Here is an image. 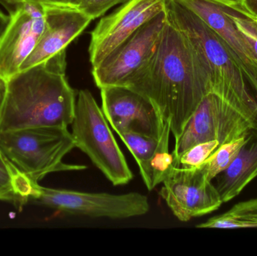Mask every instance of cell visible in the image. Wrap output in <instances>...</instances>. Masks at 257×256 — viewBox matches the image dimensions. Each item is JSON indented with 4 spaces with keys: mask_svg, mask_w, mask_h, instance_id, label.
Wrapping results in <instances>:
<instances>
[{
    "mask_svg": "<svg viewBox=\"0 0 257 256\" xmlns=\"http://www.w3.org/2000/svg\"><path fill=\"white\" fill-rule=\"evenodd\" d=\"M126 87L154 103L176 140L212 90L213 78L208 65L167 18L155 53Z\"/></svg>",
    "mask_w": 257,
    "mask_h": 256,
    "instance_id": "cell-1",
    "label": "cell"
},
{
    "mask_svg": "<svg viewBox=\"0 0 257 256\" xmlns=\"http://www.w3.org/2000/svg\"><path fill=\"white\" fill-rule=\"evenodd\" d=\"M66 51L5 82L0 102V133L39 127L68 128L75 117L76 95L66 77Z\"/></svg>",
    "mask_w": 257,
    "mask_h": 256,
    "instance_id": "cell-2",
    "label": "cell"
},
{
    "mask_svg": "<svg viewBox=\"0 0 257 256\" xmlns=\"http://www.w3.org/2000/svg\"><path fill=\"white\" fill-rule=\"evenodd\" d=\"M165 12L208 65L212 75V90L257 97L238 60L211 27L176 0H166Z\"/></svg>",
    "mask_w": 257,
    "mask_h": 256,
    "instance_id": "cell-3",
    "label": "cell"
},
{
    "mask_svg": "<svg viewBox=\"0 0 257 256\" xmlns=\"http://www.w3.org/2000/svg\"><path fill=\"white\" fill-rule=\"evenodd\" d=\"M0 148L12 163L36 182L51 173L87 168L85 165L63 162L64 156L75 148L68 128H31L3 132Z\"/></svg>",
    "mask_w": 257,
    "mask_h": 256,
    "instance_id": "cell-4",
    "label": "cell"
},
{
    "mask_svg": "<svg viewBox=\"0 0 257 256\" xmlns=\"http://www.w3.org/2000/svg\"><path fill=\"white\" fill-rule=\"evenodd\" d=\"M71 126L75 147L85 153L114 186L127 184L133 180V173L109 123L89 90L78 93Z\"/></svg>",
    "mask_w": 257,
    "mask_h": 256,
    "instance_id": "cell-5",
    "label": "cell"
},
{
    "mask_svg": "<svg viewBox=\"0 0 257 256\" xmlns=\"http://www.w3.org/2000/svg\"><path fill=\"white\" fill-rule=\"evenodd\" d=\"M36 201L63 213L91 218L124 219L143 216L150 210L148 198L139 192L113 195L39 186Z\"/></svg>",
    "mask_w": 257,
    "mask_h": 256,
    "instance_id": "cell-6",
    "label": "cell"
},
{
    "mask_svg": "<svg viewBox=\"0 0 257 256\" xmlns=\"http://www.w3.org/2000/svg\"><path fill=\"white\" fill-rule=\"evenodd\" d=\"M167 21L165 10L144 24L102 63L93 67L92 75L99 88L123 86L151 60L161 39Z\"/></svg>",
    "mask_w": 257,
    "mask_h": 256,
    "instance_id": "cell-7",
    "label": "cell"
},
{
    "mask_svg": "<svg viewBox=\"0 0 257 256\" xmlns=\"http://www.w3.org/2000/svg\"><path fill=\"white\" fill-rule=\"evenodd\" d=\"M160 195L181 222L212 213L223 204L203 164L191 168L173 167L163 180Z\"/></svg>",
    "mask_w": 257,
    "mask_h": 256,
    "instance_id": "cell-8",
    "label": "cell"
},
{
    "mask_svg": "<svg viewBox=\"0 0 257 256\" xmlns=\"http://www.w3.org/2000/svg\"><path fill=\"white\" fill-rule=\"evenodd\" d=\"M166 0H128L104 17L91 33L89 55L92 67L102 63L144 24L165 10Z\"/></svg>",
    "mask_w": 257,
    "mask_h": 256,
    "instance_id": "cell-9",
    "label": "cell"
},
{
    "mask_svg": "<svg viewBox=\"0 0 257 256\" xmlns=\"http://www.w3.org/2000/svg\"><path fill=\"white\" fill-rule=\"evenodd\" d=\"M100 90L102 112L117 135L132 132L155 138L161 136L165 121L148 97L123 86Z\"/></svg>",
    "mask_w": 257,
    "mask_h": 256,
    "instance_id": "cell-10",
    "label": "cell"
},
{
    "mask_svg": "<svg viewBox=\"0 0 257 256\" xmlns=\"http://www.w3.org/2000/svg\"><path fill=\"white\" fill-rule=\"evenodd\" d=\"M0 40V79L6 82L19 72L37 45L45 26V8L24 3L11 14Z\"/></svg>",
    "mask_w": 257,
    "mask_h": 256,
    "instance_id": "cell-11",
    "label": "cell"
},
{
    "mask_svg": "<svg viewBox=\"0 0 257 256\" xmlns=\"http://www.w3.org/2000/svg\"><path fill=\"white\" fill-rule=\"evenodd\" d=\"M44 8L45 26L43 33L34 51L23 63L20 71L33 67L66 51L68 45L82 33L92 21L77 8Z\"/></svg>",
    "mask_w": 257,
    "mask_h": 256,
    "instance_id": "cell-12",
    "label": "cell"
},
{
    "mask_svg": "<svg viewBox=\"0 0 257 256\" xmlns=\"http://www.w3.org/2000/svg\"><path fill=\"white\" fill-rule=\"evenodd\" d=\"M211 27L227 45L244 71L257 96V58L231 18L222 9L220 0H176Z\"/></svg>",
    "mask_w": 257,
    "mask_h": 256,
    "instance_id": "cell-13",
    "label": "cell"
},
{
    "mask_svg": "<svg viewBox=\"0 0 257 256\" xmlns=\"http://www.w3.org/2000/svg\"><path fill=\"white\" fill-rule=\"evenodd\" d=\"M244 137L245 141L236 157L216 177L215 186L223 203L236 198L257 177V129L248 131Z\"/></svg>",
    "mask_w": 257,
    "mask_h": 256,
    "instance_id": "cell-14",
    "label": "cell"
},
{
    "mask_svg": "<svg viewBox=\"0 0 257 256\" xmlns=\"http://www.w3.org/2000/svg\"><path fill=\"white\" fill-rule=\"evenodd\" d=\"M198 228H257V198L241 201L229 210L196 225Z\"/></svg>",
    "mask_w": 257,
    "mask_h": 256,
    "instance_id": "cell-15",
    "label": "cell"
},
{
    "mask_svg": "<svg viewBox=\"0 0 257 256\" xmlns=\"http://www.w3.org/2000/svg\"><path fill=\"white\" fill-rule=\"evenodd\" d=\"M118 135L136 159L145 184L149 176L150 164L158 149L160 137L155 138L132 132Z\"/></svg>",
    "mask_w": 257,
    "mask_h": 256,
    "instance_id": "cell-16",
    "label": "cell"
},
{
    "mask_svg": "<svg viewBox=\"0 0 257 256\" xmlns=\"http://www.w3.org/2000/svg\"><path fill=\"white\" fill-rule=\"evenodd\" d=\"M220 4L257 58L256 17L243 8L238 0H220Z\"/></svg>",
    "mask_w": 257,
    "mask_h": 256,
    "instance_id": "cell-17",
    "label": "cell"
},
{
    "mask_svg": "<svg viewBox=\"0 0 257 256\" xmlns=\"http://www.w3.org/2000/svg\"><path fill=\"white\" fill-rule=\"evenodd\" d=\"M244 141L245 137L244 135L230 142L222 144L204 162V166L210 180L215 178L231 165L244 144Z\"/></svg>",
    "mask_w": 257,
    "mask_h": 256,
    "instance_id": "cell-18",
    "label": "cell"
},
{
    "mask_svg": "<svg viewBox=\"0 0 257 256\" xmlns=\"http://www.w3.org/2000/svg\"><path fill=\"white\" fill-rule=\"evenodd\" d=\"M11 185L19 204H24L30 200L36 201L39 195V186L30 176L17 168L13 163L9 164Z\"/></svg>",
    "mask_w": 257,
    "mask_h": 256,
    "instance_id": "cell-19",
    "label": "cell"
},
{
    "mask_svg": "<svg viewBox=\"0 0 257 256\" xmlns=\"http://www.w3.org/2000/svg\"><path fill=\"white\" fill-rule=\"evenodd\" d=\"M220 147L217 140L199 143L186 150L177 159L175 167L191 168L200 166Z\"/></svg>",
    "mask_w": 257,
    "mask_h": 256,
    "instance_id": "cell-20",
    "label": "cell"
},
{
    "mask_svg": "<svg viewBox=\"0 0 257 256\" xmlns=\"http://www.w3.org/2000/svg\"><path fill=\"white\" fill-rule=\"evenodd\" d=\"M9 164L10 161L5 156L3 150L0 148V200L19 204L18 198L14 194L11 185Z\"/></svg>",
    "mask_w": 257,
    "mask_h": 256,
    "instance_id": "cell-21",
    "label": "cell"
},
{
    "mask_svg": "<svg viewBox=\"0 0 257 256\" xmlns=\"http://www.w3.org/2000/svg\"><path fill=\"white\" fill-rule=\"evenodd\" d=\"M128 0H83L77 9L93 20L106 13L111 8Z\"/></svg>",
    "mask_w": 257,
    "mask_h": 256,
    "instance_id": "cell-22",
    "label": "cell"
},
{
    "mask_svg": "<svg viewBox=\"0 0 257 256\" xmlns=\"http://www.w3.org/2000/svg\"><path fill=\"white\" fill-rule=\"evenodd\" d=\"M18 1L21 4L24 3H31L43 6H58V7L71 6L69 5V0H18Z\"/></svg>",
    "mask_w": 257,
    "mask_h": 256,
    "instance_id": "cell-23",
    "label": "cell"
},
{
    "mask_svg": "<svg viewBox=\"0 0 257 256\" xmlns=\"http://www.w3.org/2000/svg\"><path fill=\"white\" fill-rule=\"evenodd\" d=\"M243 8L257 18V0H238Z\"/></svg>",
    "mask_w": 257,
    "mask_h": 256,
    "instance_id": "cell-24",
    "label": "cell"
},
{
    "mask_svg": "<svg viewBox=\"0 0 257 256\" xmlns=\"http://www.w3.org/2000/svg\"><path fill=\"white\" fill-rule=\"evenodd\" d=\"M0 4L3 7L6 8V10L9 12V15L13 13L21 5L18 0H0Z\"/></svg>",
    "mask_w": 257,
    "mask_h": 256,
    "instance_id": "cell-25",
    "label": "cell"
},
{
    "mask_svg": "<svg viewBox=\"0 0 257 256\" xmlns=\"http://www.w3.org/2000/svg\"><path fill=\"white\" fill-rule=\"evenodd\" d=\"M10 22V15H6L0 11V40Z\"/></svg>",
    "mask_w": 257,
    "mask_h": 256,
    "instance_id": "cell-26",
    "label": "cell"
},
{
    "mask_svg": "<svg viewBox=\"0 0 257 256\" xmlns=\"http://www.w3.org/2000/svg\"><path fill=\"white\" fill-rule=\"evenodd\" d=\"M82 1L83 0H69V3L72 7L78 8Z\"/></svg>",
    "mask_w": 257,
    "mask_h": 256,
    "instance_id": "cell-27",
    "label": "cell"
},
{
    "mask_svg": "<svg viewBox=\"0 0 257 256\" xmlns=\"http://www.w3.org/2000/svg\"><path fill=\"white\" fill-rule=\"evenodd\" d=\"M5 90V83L4 81H2L0 79V102H1L2 99H3V93H4Z\"/></svg>",
    "mask_w": 257,
    "mask_h": 256,
    "instance_id": "cell-28",
    "label": "cell"
}]
</instances>
